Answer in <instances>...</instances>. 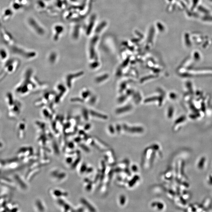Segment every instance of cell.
Instances as JSON below:
<instances>
[{
  "label": "cell",
  "instance_id": "cell-1",
  "mask_svg": "<svg viewBox=\"0 0 212 212\" xmlns=\"http://www.w3.org/2000/svg\"><path fill=\"white\" fill-rule=\"evenodd\" d=\"M17 62L14 59H8L5 60V64L0 70V82L3 81L9 75L15 72L16 68L15 64Z\"/></svg>",
  "mask_w": 212,
  "mask_h": 212
},
{
  "label": "cell",
  "instance_id": "cell-2",
  "mask_svg": "<svg viewBox=\"0 0 212 212\" xmlns=\"http://www.w3.org/2000/svg\"><path fill=\"white\" fill-rule=\"evenodd\" d=\"M6 101L8 109V115L9 118H15L18 115V109H17V101L14 98L11 93H8L6 96Z\"/></svg>",
  "mask_w": 212,
  "mask_h": 212
},
{
  "label": "cell",
  "instance_id": "cell-3",
  "mask_svg": "<svg viewBox=\"0 0 212 212\" xmlns=\"http://www.w3.org/2000/svg\"><path fill=\"white\" fill-rule=\"evenodd\" d=\"M0 30L1 38L5 43L10 46H13L14 44V41L11 34L2 28Z\"/></svg>",
  "mask_w": 212,
  "mask_h": 212
},
{
  "label": "cell",
  "instance_id": "cell-4",
  "mask_svg": "<svg viewBox=\"0 0 212 212\" xmlns=\"http://www.w3.org/2000/svg\"><path fill=\"white\" fill-rule=\"evenodd\" d=\"M14 14V12L11 8H7L4 10L2 15L1 19L2 21L6 22L11 19Z\"/></svg>",
  "mask_w": 212,
  "mask_h": 212
},
{
  "label": "cell",
  "instance_id": "cell-5",
  "mask_svg": "<svg viewBox=\"0 0 212 212\" xmlns=\"http://www.w3.org/2000/svg\"><path fill=\"white\" fill-rule=\"evenodd\" d=\"M8 54L6 50L3 48L0 49V58L5 61L8 60Z\"/></svg>",
  "mask_w": 212,
  "mask_h": 212
},
{
  "label": "cell",
  "instance_id": "cell-6",
  "mask_svg": "<svg viewBox=\"0 0 212 212\" xmlns=\"http://www.w3.org/2000/svg\"><path fill=\"white\" fill-rule=\"evenodd\" d=\"M53 190L52 193L53 196H54V197H66L67 195H68V194L67 193L64 192L60 190H57V189H56V190Z\"/></svg>",
  "mask_w": 212,
  "mask_h": 212
},
{
  "label": "cell",
  "instance_id": "cell-7",
  "mask_svg": "<svg viewBox=\"0 0 212 212\" xmlns=\"http://www.w3.org/2000/svg\"><path fill=\"white\" fill-rule=\"evenodd\" d=\"M81 203H82L83 205H85L86 207H87L89 210H90L91 211H94V210H93L94 208L90 204H89V202L86 201L85 199H81Z\"/></svg>",
  "mask_w": 212,
  "mask_h": 212
},
{
  "label": "cell",
  "instance_id": "cell-8",
  "mask_svg": "<svg viewBox=\"0 0 212 212\" xmlns=\"http://www.w3.org/2000/svg\"><path fill=\"white\" fill-rule=\"evenodd\" d=\"M36 207L38 209V210L39 211H44L45 208L43 206V204H42L41 201H36Z\"/></svg>",
  "mask_w": 212,
  "mask_h": 212
},
{
  "label": "cell",
  "instance_id": "cell-9",
  "mask_svg": "<svg viewBox=\"0 0 212 212\" xmlns=\"http://www.w3.org/2000/svg\"><path fill=\"white\" fill-rule=\"evenodd\" d=\"M205 161V158L204 157L201 158V160L199 161L198 164V168L200 169H202L204 166Z\"/></svg>",
  "mask_w": 212,
  "mask_h": 212
},
{
  "label": "cell",
  "instance_id": "cell-10",
  "mask_svg": "<svg viewBox=\"0 0 212 212\" xmlns=\"http://www.w3.org/2000/svg\"><path fill=\"white\" fill-rule=\"evenodd\" d=\"M130 108L129 106H127V107L123 108V109H119L118 110V113H121V112H123L124 111H127V110L130 109Z\"/></svg>",
  "mask_w": 212,
  "mask_h": 212
},
{
  "label": "cell",
  "instance_id": "cell-11",
  "mask_svg": "<svg viewBox=\"0 0 212 212\" xmlns=\"http://www.w3.org/2000/svg\"><path fill=\"white\" fill-rule=\"evenodd\" d=\"M157 98L156 97H151V98H150L149 99H148L146 100L145 101V102H149V101H155V100L157 99Z\"/></svg>",
  "mask_w": 212,
  "mask_h": 212
},
{
  "label": "cell",
  "instance_id": "cell-12",
  "mask_svg": "<svg viewBox=\"0 0 212 212\" xmlns=\"http://www.w3.org/2000/svg\"><path fill=\"white\" fill-rule=\"evenodd\" d=\"M209 184L212 185V176H210L209 178Z\"/></svg>",
  "mask_w": 212,
  "mask_h": 212
},
{
  "label": "cell",
  "instance_id": "cell-13",
  "mask_svg": "<svg viewBox=\"0 0 212 212\" xmlns=\"http://www.w3.org/2000/svg\"><path fill=\"white\" fill-rule=\"evenodd\" d=\"M2 19L0 18V29L2 28Z\"/></svg>",
  "mask_w": 212,
  "mask_h": 212
}]
</instances>
